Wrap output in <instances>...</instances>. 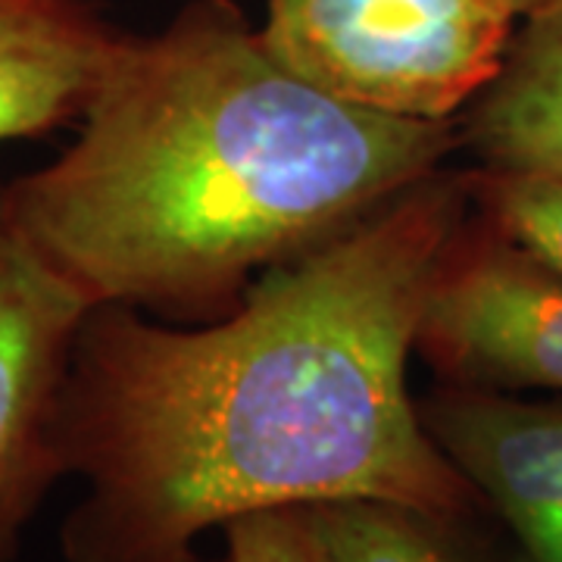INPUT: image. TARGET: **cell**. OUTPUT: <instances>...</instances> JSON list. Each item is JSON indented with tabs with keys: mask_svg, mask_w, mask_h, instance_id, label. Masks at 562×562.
I'll return each mask as SVG.
<instances>
[{
	"mask_svg": "<svg viewBox=\"0 0 562 562\" xmlns=\"http://www.w3.org/2000/svg\"><path fill=\"white\" fill-rule=\"evenodd\" d=\"M465 213V169L443 166L266 272L222 319L91 306L54 422L63 479L85 484L60 522L63 562H201L216 528L328 501L484 506L409 391L422 291Z\"/></svg>",
	"mask_w": 562,
	"mask_h": 562,
	"instance_id": "cell-1",
	"label": "cell"
},
{
	"mask_svg": "<svg viewBox=\"0 0 562 562\" xmlns=\"http://www.w3.org/2000/svg\"><path fill=\"white\" fill-rule=\"evenodd\" d=\"M457 150V122L347 106L281 66L235 0H188L150 35H116L76 138L7 181V198L88 306L194 325L347 238Z\"/></svg>",
	"mask_w": 562,
	"mask_h": 562,
	"instance_id": "cell-2",
	"label": "cell"
},
{
	"mask_svg": "<svg viewBox=\"0 0 562 562\" xmlns=\"http://www.w3.org/2000/svg\"><path fill=\"white\" fill-rule=\"evenodd\" d=\"M509 0H266L260 32L294 76L391 120L457 122L501 72Z\"/></svg>",
	"mask_w": 562,
	"mask_h": 562,
	"instance_id": "cell-3",
	"label": "cell"
},
{
	"mask_svg": "<svg viewBox=\"0 0 562 562\" xmlns=\"http://www.w3.org/2000/svg\"><path fill=\"white\" fill-rule=\"evenodd\" d=\"M413 357L438 384L562 394V276L469 203L431 262Z\"/></svg>",
	"mask_w": 562,
	"mask_h": 562,
	"instance_id": "cell-4",
	"label": "cell"
},
{
	"mask_svg": "<svg viewBox=\"0 0 562 562\" xmlns=\"http://www.w3.org/2000/svg\"><path fill=\"white\" fill-rule=\"evenodd\" d=\"M91 306L41 260L0 181V562L60 482L54 422L72 344Z\"/></svg>",
	"mask_w": 562,
	"mask_h": 562,
	"instance_id": "cell-5",
	"label": "cell"
},
{
	"mask_svg": "<svg viewBox=\"0 0 562 562\" xmlns=\"http://www.w3.org/2000/svg\"><path fill=\"white\" fill-rule=\"evenodd\" d=\"M428 438L531 562H562V394L438 384L419 397Z\"/></svg>",
	"mask_w": 562,
	"mask_h": 562,
	"instance_id": "cell-6",
	"label": "cell"
},
{
	"mask_svg": "<svg viewBox=\"0 0 562 562\" xmlns=\"http://www.w3.org/2000/svg\"><path fill=\"white\" fill-rule=\"evenodd\" d=\"M116 35L94 0H0V144L76 125Z\"/></svg>",
	"mask_w": 562,
	"mask_h": 562,
	"instance_id": "cell-7",
	"label": "cell"
},
{
	"mask_svg": "<svg viewBox=\"0 0 562 562\" xmlns=\"http://www.w3.org/2000/svg\"><path fill=\"white\" fill-rule=\"evenodd\" d=\"M457 132L479 166L562 176V0H541L519 20L501 72Z\"/></svg>",
	"mask_w": 562,
	"mask_h": 562,
	"instance_id": "cell-8",
	"label": "cell"
},
{
	"mask_svg": "<svg viewBox=\"0 0 562 562\" xmlns=\"http://www.w3.org/2000/svg\"><path fill=\"white\" fill-rule=\"evenodd\" d=\"M322 562H531L487 509H428L397 501L297 506Z\"/></svg>",
	"mask_w": 562,
	"mask_h": 562,
	"instance_id": "cell-9",
	"label": "cell"
},
{
	"mask_svg": "<svg viewBox=\"0 0 562 562\" xmlns=\"http://www.w3.org/2000/svg\"><path fill=\"white\" fill-rule=\"evenodd\" d=\"M469 203L509 241L562 276V176L541 169L465 166Z\"/></svg>",
	"mask_w": 562,
	"mask_h": 562,
	"instance_id": "cell-10",
	"label": "cell"
},
{
	"mask_svg": "<svg viewBox=\"0 0 562 562\" xmlns=\"http://www.w3.org/2000/svg\"><path fill=\"white\" fill-rule=\"evenodd\" d=\"M222 562H322L301 509H269L222 528Z\"/></svg>",
	"mask_w": 562,
	"mask_h": 562,
	"instance_id": "cell-11",
	"label": "cell"
},
{
	"mask_svg": "<svg viewBox=\"0 0 562 562\" xmlns=\"http://www.w3.org/2000/svg\"><path fill=\"white\" fill-rule=\"evenodd\" d=\"M509 3H513V10H516L519 16H525V13H528V10H535L541 0H509Z\"/></svg>",
	"mask_w": 562,
	"mask_h": 562,
	"instance_id": "cell-12",
	"label": "cell"
}]
</instances>
